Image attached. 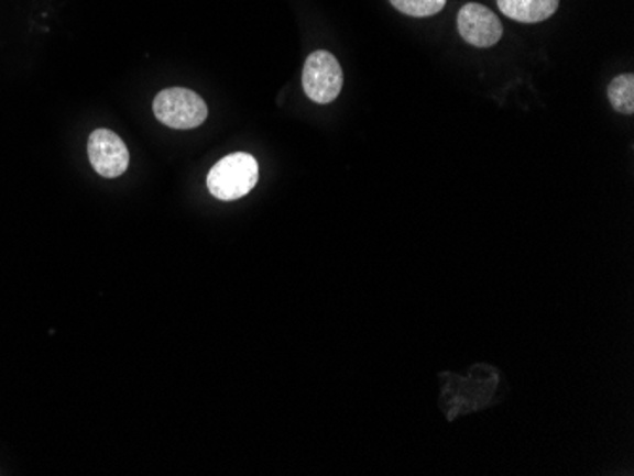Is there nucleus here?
Segmentation results:
<instances>
[{"mask_svg":"<svg viewBox=\"0 0 634 476\" xmlns=\"http://www.w3.org/2000/svg\"><path fill=\"white\" fill-rule=\"evenodd\" d=\"M259 182V164L251 154H228L207 175V188L221 201L240 200Z\"/></svg>","mask_w":634,"mask_h":476,"instance_id":"1","label":"nucleus"},{"mask_svg":"<svg viewBox=\"0 0 634 476\" xmlns=\"http://www.w3.org/2000/svg\"><path fill=\"white\" fill-rule=\"evenodd\" d=\"M154 117L173 130H194L207 120V104L198 93L185 88L160 91L154 104Z\"/></svg>","mask_w":634,"mask_h":476,"instance_id":"2","label":"nucleus"},{"mask_svg":"<svg viewBox=\"0 0 634 476\" xmlns=\"http://www.w3.org/2000/svg\"><path fill=\"white\" fill-rule=\"evenodd\" d=\"M345 84L342 67L331 52L316 49L311 52L303 69L304 93L314 103L329 104L340 96Z\"/></svg>","mask_w":634,"mask_h":476,"instance_id":"3","label":"nucleus"},{"mask_svg":"<svg viewBox=\"0 0 634 476\" xmlns=\"http://www.w3.org/2000/svg\"><path fill=\"white\" fill-rule=\"evenodd\" d=\"M90 164L105 179H117L130 166V153L124 141L111 130H96L88 139Z\"/></svg>","mask_w":634,"mask_h":476,"instance_id":"4","label":"nucleus"},{"mask_svg":"<svg viewBox=\"0 0 634 476\" xmlns=\"http://www.w3.org/2000/svg\"><path fill=\"white\" fill-rule=\"evenodd\" d=\"M458 31L463 41L476 48H490L504 35L500 18L492 10L477 2H468L458 12Z\"/></svg>","mask_w":634,"mask_h":476,"instance_id":"5","label":"nucleus"},{"mask_svg":"<svg viewBox=\"0 0 634 476\" xmlns=\"http://www.w3.org/2000/svg\"><path fill=\"white\" fill-rule=\"evenodd\" d=\"M560 0H498L502 14L521 23H539L551 18Z\"/></svg>","mask_w":634,"mask_h":476,"instance_id":"6","label":"nucleus"},{"mask_svg":"<svg viewBox=\"0 0 634 476\" xmlns=\"http://www.w3.org/2000/svg\"><path fill=\"white\" fill-rule=\"evenodd\" d=\"M608 99L614 107L615 111L621 114H633L634 112V77L628 75H621L614 78L610 86H608Z\"/></svg>","mask_w":634,"mask_h":476,"instance_id":"7","label":"nucleus"},{"mask_svg":"<svg viewBox=\"0 0 634 476\" xmlns=\"http://www.w3.org/2000/svg\"><path fill=\"white\" fill-rule=\"evenodd\" d=\"M395 10L411 18H429V15L439 14L447 0H390Z\"/></svg>","mask_w":634,"mask_h":476,"instance_id":"8","label":"nucleus"}]
</instances>
